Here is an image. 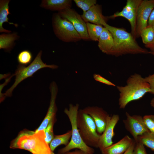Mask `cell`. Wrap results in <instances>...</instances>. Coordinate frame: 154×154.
I'll use <instances>...</instances> for the list:
<instances>
[{"label":"cell","mask_w":154,"mask_h":154,"mask_svg":"<svg viewBox=\"0 0 154 154\" xmlns=\"http://www.w3.org/2000/svg\"><path fill=\"white\" fill-rule=\"evenodd\" d=\"M81 17L86 23H90L103 26L109 19L108 17L103 15L102 6L96 4L88 10L83 13Z\"/></svg>","instance_id":"15"},{"label":"cell","mask_w":154,"mask_h":154,"mask_svg":"<svg viewBox=\"0 0 154 154\" xmlns=\"http://www.w3.org/2000/svg\"><path fill=\"white\" fill-rule=\"evenodd\" d=\"M135 145V142L134 141L128 149L123 154H133Z\"/></svg>","instance_id":"34"},{"label":"cell","mask_w":154,"mask_h":154,"mask_svg":"<svg viewBox=\"0 0 154 154\" xmlns=\"http://www.w3.org/2000/svg\"><path fill=\"white\" fill-rule=\"evenodd\" d=\"M86 23L88 33L90 40L94 41H98L104 27L90 23Z\"/></svg>","instance_id":"22"},{"label":"cell","mask_w":154,"mask_h":154,"mask_svg":"<svg viewBox=\"0 0 154 154\" xmlns=\"http://www.w3.org/2000/svg\"><path fill=\"white\" fill-rule=\"evenodd\" d=\"M9 0H1L0 1V32L10 33L11 32L10 30H7L3 27V24L4 23H8L10 25H14L16 27L18 26L17 24L10 22L8 17V15L10 14L9 11Z\"/></svg>","instance_id":"19"},{"label":"cell","mask_w":154,"mask_h":154,"mask_svg":"<svg viewBox=\"0 0 154 154\" xmlns=\"http://www.w3.org/2000/svg\"><path fill=\"white\" fill-rule=\"evenodd\" d=\"M134 140L128 135L125 136L117 143L101 151L102 154H123L128 149Z\"/></svg>","instance_id":"16"},{"label":"cell","mask_w":154,"mask_h":154,"mask_svg":"<svg viewBox=\"0 0 154 154\" xmlns=\"http://www.w3.org/2000/svg\"><path fill=\"white\" fill-rule=\"evenodd\" d=\"M42 51L40 50L30 64L27 66L19 64L14 74L15 76V81L12 86L4 94L6 96L12 95L13 90L23 80L33 76L34 74L39 70L45 68L52 69H56L58 66L54 64L48 65L42 60L41 56Z\"/></svg>","instance_id":"6"},{"label":"cell","mask_w":154,"mask_h":154,"mask_svg":"<svg viewBox=\"0 0 154 154\" xmlns=\"http://www.w3.org/2000/svg\"><path fill=\"white\" fill-rule=\"evenodd\" d=\"M149 54H151L152 55L154 56V52H152L149 51Z\"/></svg>","instance_id":"38"},{"label":"cell","mask_w":154,"mask_h":154,"mask_svg":"<svg viewBox=\"0 0 154 154\" xmlns=\"http://www.w3.org/2000/svg\"><path fill=\"white\" fill-rule=\"evenodd\" d=\"M45 131L23 130L11 142L10 148L24 149L32 154H51L52 151L45 140Z\"/></svg>","instance_id":"2"},{"label":"cell","mask_w":154,"mask_h":154,"mask_svg":"<svg viewBox=\"0 0 154 154\" xmlns=\"http://www.w3.org/2000/svg\"><path fill=\"white\" fill-rule=\"evenodd\" d=\"M19 37L17 33L2 34L0 35V49L9 51L13 48L15 41Z\"/></svg>","instance_id":"20"},{"label":"cell","mask_w":154,"mask_h":154,"mask_svg":"<svg viewBox=\"0 0 154 154\" xmlns=\"http://www.w3.org/2000/svg\"><path fill=\"white\" fill-rule=\"evenodd\" d=\"M76 123L80 135L85 143L89 147L98 148L101 134L98 133L92 117L83 109H80L77 114Z\"/></svg>","instance_id":"5"},{"label":"cell","mask_w":154,"mask_h":154,"mask_svg":"<svg viewBox=\"0 0 154 154\" xmlns=\"http://www.w3.org/2000/svg\"><path fill=\"white\" fill-rule=\"evenodd\" d=\"M98 41V46L99 49L102 52L107 54L114 46V41L112 35L105 27H104Z\"/></svg>","instance_id":"17"},{"label":"cell","mask_w":154,"mask_h":154,"mask_svg":"<svg viewBox=\"0 0 154 154\" xmlns=\"http://www.w3.org/2000/svg\"><path fill=\"white\" fill-rule=\"evenodd\" d=\"M147 26L152 27L154 29V9L152 11L149 17Z\"/></svg>","instance_id":"32"},{"label":"cell","mask_w":154,"mask_h":154,"mask_svg":"<svg viewBox=\"0 0 154 154\" xmlns=\"http://www.w3.org/2000/svg\"><path fill=\"white\" fill-rule=\"evenodd\" d=\"M154 9V0H142L137 10L136 38L140 37L142 30L147 27L149 17Z\"/></svg>","instance_id":"11"},{"label":"cell","mask_w":154,"mask_h":154,"mask_svg":"<svg viewBox=\"0 0 154 154\" xmlns=\"http://www.w3.org/2000/svg\"><path fill=\"white\" fill-rule=\"evenodd\" d=\"M142 0H127L125 6L120 12H117L108 16L109 19H114L121 17L127 19L131 27V33L136 39L137 17L138 7Z\"/></svg>","instance_id":"8"},{"label":"cell","mask_w":154,"mask_h":154,"mask_svg":"<svg viewBox=\"0 0 154 154\" xmlns=\"http://www.w3.org/2000/svg\"><path fill=\"white\" fill-rule=\"evenodd\" d=\"M143 119L147 128L151 133L154 134V115H145L143 117Z\"/></svg>","instance_id":"28"},{"label":"cell","mask_w":154,"mask_h":154,"mask_svg":"<svg viewBox=\"0 0 154 154\" xmlns=\"http://www.w3.org/2000/svg\"><path fill=\"white\" fill-rule=\"evenodd\" d=\"M150 103L151 106L154 109V97L151 100Z\"/></svg>","instance_id":"37"},{"label":"cell","mask_w":154,"mask_h":154,"mask_svg":"<svg viewBox=\"0 0 154 154\" xmlns=\"http://www.w3.org/2000/svg\"><path fill=\"white\" fill-rule=\"evenodd\" d=\"M93 77L94 80L97 81L109 86H116V85L114 84L104 78L100 74H94L93 75Z\"/></svg>","instance_id":"30"},{"label":"cell","mask_w":154,"mask_h":154,"mask_svg":"<svg viewBox=\"0 0 154 154\" xmlns=\"http://www.w3.org/2000/svg\"><path fill=\"white\" fill-rule=\"evenodd\" d=\"M140 37L145 45L151 43L154 38V29L152 27L147 26L142 30Z\"/></svg>","instance_id":"24"},{"label":"cell","mask_w":154,"mask_h":154,"mask_svg":"<svg viewBox=\"0 0 154 154\" xmlns=\"http://www.w3.org/2000/svg\"><path fill=\"white\" fill-rule=\"evenodd\" d=\"M116 87L119 92L118 104L121 109H124L129 102L140 99L146 94L150 93L151 91L144 78L137 73L131 75L125 86H117Z\"/></svg>","instance_id":"3"},{"label":"cell","mask_w":154,"mask_h":154,"mask_svg":"<svg viewBox=\"0 0 154 154\" xmlns=\"http://www.w3.org/2000/svg\"><path fill=\"white\" fill-rule=\"evenodd\" d=\"M76 6L81 9L83 12L88 10L92 7L97 4L96 0H74Z\"/></svg>","instance_id":"26"},{"label":"cell","mask_w":154,"mask_h":154,"mask_svg":"<svg viewBox=\"0 0 154 154\" xmlns=\"http://www.w3.org/2000/svg\"><path fill=\"white\" fill-rule=\"evenodd\" d=\"M125 115L126 118L123 121L125 128L133 136L135 141H138L139 136L150 132L145 124L142 116H131L127 112Z\"/></svg>","instance_id":"10"},{"label":"cell","mask_w":154,"mask_h":154,"mask_svg":"<svg viewBox=\"0 0 154 154\" xmlns=\"http://www.w3.org/2000/svg\"><path fill=\"white\" fill-rule=\"evenodd\" d=\"M138 141L154 151V134L150 132L145 133L138 137Z\"/></svg>","instance_id":"23"},{"label":"cell","mask_w":154,"mask_h":154,"mask_svg":"<svg viewBox=\"0 0 154 154\" xmlns=\"http://www.w3.org/2000/svg\"><path fill=\"white\" fill-rule=\"evenodd\" d=\"M10 75V74H5L4 75H0V80H1L3 78H6L8 76H9Z\"/></svg>","instance_id":"36"},{"label":"cell","mask_w":154,"mask_h":154,"mask_svg":"<svg viewBox=\"0 0 154 154\" xmlns=\"http://www.w3.org/2000/svg\"><path fill=\"white\" fill-rule=\"evenodd\" d=\"M72 6L71 0H43L40 5L46 9L58 12L71 8Z\"/></svg>","instance_id":"18"},{"label":"cell","mask_w":154,"mask_h":154,"mask_svg":"<svg viewBox=\"0 0 154 154\" xmlns=\"http://www.w3.org/2000/svg\"><path fill=\"white\" fill-rule=\"evenodd\" d=\"M64 154H88L84 151L80 149H76L73 151H69L67 152Z\"/></svg>","instance_id":"33"},{"label":"cell","mask_w":154,"mask_h":154,"mask_svg":"<svg viewBox=\"0 0 154 154\" xmlns=\"http://www.w3.org/2000/svg\"><path fill=\"white\" fill-rule=\"evenodd\" d=\"M72 130L68 131L66 133L59 135H54V137L49 145L51 151L54 152L55 149L61 145L66 146L70 142L72 136Z\"/></svg>","instance_id":"21"},{"label":"cell","mask_w":154,"mask_h":154,"mask_svg":"<svg viewBox=\"0 0 154 154\" xmlns=\"http://www.w3.org/2000/svg\"><path fill=\"white\" fill-rule=\"evenodd\" d=\"M78 104L74 105L70 104L68 109L65 108L64 112L69 120L72 127V136L69 143L60 149L58 154H64L74 149L81 150L88 154H94V149L86 144L82 140L77 126L76 118L79 110Z\"/></svg>","instance_id":"4"},{"label":"cell","mask_w":154,"mask_h":154,"mask_svg":"<svg viewBox=\"0 0 154 154\" xmlns=\"http://www.w3.org/2000/svg\"><path fill=\"white\" fill-rule=\"evenodd\" d=\"M83 110L94 120L98 133L100 134L102 133L105 130L107 117L109 115L107 112L102 108L96 106H88Z\"/></svg>","instance_id":"13"},{"label":"cell","mask_w":154,"mask_h":154,"mask_svg":"<svg viewBox=\"0 0 154 154\" xmlns=\"http://www.w3.org/2000/svg\"><path fill=\"white\" fill-rule=\"evenodd\" d=\"M119 119L118 114L108 116L105 130L101 135L99 141L98 148L101 151L113 144L112 138L115 135L114 129Z\"/></svg>","instance_id":"12"},{"label":"cell","mask_w":154,"mask_h":154,"mask_svg":"<svg viewBox=\"0 0 154 154\" xmlns=\"http://www.w3.org/2000/svg\"><path fill=\"white\" fill-rule=\"evenodd\" d=\"M133 154H147L144 145L138 141L135 142V145Z\"/></svg>","instance_id":"29"},{"label":"cell","mask_w":154,"mask_h":154,"mask_svg":"<svg viewBox=\"0 0 154 154\" xmlns=\"http://www.w3.org/2000/svg\"><path fill=\"white\" fill-rule=\"evenodd\" d=\"M52 25L54 34L61 40L76 42L82 40L72 23L61 17L58 13L53 14Z\"/></svg>","instance_id":"7"},{"label":"cell","mask_w":154,"mask_h":154,"mask_svg":"<svg viewBox=\"0 0 154 154\" xmlns=\"http://www.w3.org/2000/svg\"><path fill=\"white\" fill-rule=\"evenodd\" d=\"M112 35L114 46L107 54L119 57L131 54H149V51L140 46L131 33L125 29L110 26L107 23L103 26Z\"/></svg>","instance_id":"1"},{"label":"cell","mask_w":154,"mask_h":154,"mask_svg":"<svg viewBox=\"0 0 154 154\" xmlns=\"http://www.w3.org/2000/svg\"><path fill=\"white\" fill-rule=\"evenodd\" d=\"M32 58V54L30 51L24 50L19 53L17 59L20 64L25 66L31 62Z\"/></svg>","instance_id":"25"},{"label":"cell","mask_w":154,"mask_h":154,"mask_svg":"<svg viewBox=\"0 0 154 154\" xmlns=\"http://www.w3.org/2000/svg\"><path fill=\"white\" fill-rule=\"evenodd\" d=\"M49 89L51 93L50 105L46 114L41 123L35 131V132L45 130L50 120L56 116L57 108L56 104V100L58 92L57 86L55 82H52L50 86Z\"/></svg>","instance_id":"14"},{"label":"cell","mask_w":154,"mask_h":154,"mask_svg":"<svg viewBox=\"0 0 154 154\" xmlns=\"http://www.w3.org/2000/svg\"><path fill=\"white\" fill-rule=\"evenodd\" d=\"M51 154H55V153L54 152H52H52H51Z\"/></svg>","instance_id":"39"},{"label":"cell","mask_w":154,"mask_h":154,"mask_svg":"<svg viewBox=\"0 0 154 154\" xmlns=\"http://www.w3.org/2000/svg\"><path fill=\"white\" fill-rule=\"evenodd\" d=\"M145 80L149 85L151 92L150 94L154 95V73L144 78Z\"/></svg>","instance_id":"31"},{"label":"cell","mask_w":154,"mask_h":154,"mask_svg":"<svg viewBox=\"0 0 154 154\" xmlns=\"http://www.w3.org/2000/svg\"><path fill=\"white\" fill-rule=\"evenodd\" d=\"M58 13L62 18L66 19L72 24L81 37L85 41L90 40L88 33L86 23L75 10L71 8L58 12Z\"/></svg>","instance_id":"9"},{"label":"cell","mask_w":154,"mask_h":154,"mask_svg":"<svg viewBox=\"0 0 154 154\" xmlns=\"http://www.w3.org/2000/svg\"><path fill=\"white\" fill-rule=\"evenodd\" d=\"M145 47L150 49V51L154 52V38L153 41L149 44L145 45Z\"/></svg>","instance_id":"35"},{"label":"cell","mask_w":154,"mask_h":154,"mask_svg":"<svg viewBox=\"0 0 154 154\" xmlns=\"http://www.w3.org/2000/svg\"><path fill=\"white\" fill-rule=\"evenodd\" d=\"M56 121L55 116L50 120L45 131V140L46 143L49 145L54 136L53 129L54 124Z\"/></svg>","instance_id":"27"}]
</instances>
